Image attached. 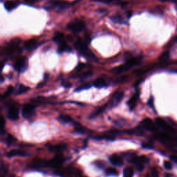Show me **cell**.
I'll return each instance as SVG.
<instances>
[{
    "label": "cell",
    "mask_w": 177,
    "mask_h": 177,
    "mask_svg": "<svg viewBox=\"0 0 177 177\" xmlns=\"http://www.w3.org/2000/svg\"><path fill=\"white\" fill-rule=\"evenodd\" d=\"M64 159L63 157L61 155H58L56 156V157H55L53 159L45 162L44 165L47 167H58L60 166V165L64 163Z\"/></svg>",
    "instance_id": "30bf717a"
},
{
    "label": "cell",
    "mask_w": 177,
    "mask_h": 177,
    "mask_svg": "<svg viewBox=\"0 0 177 177\" xmlns=\"http://www.w3.org/2000/svg\"><path fill=\"white\" fill-rule=\"evenodd\" d=\"M91 85L89 83H85L83 84V85H82L80 86L79 87H78L77 89H75V92H79V91H81L83 90H86V89H88L89 88H91Z\"/></svg>",
    "instance_id": "1f68e13d"
},
{
    "label": "cell",
    "mask_w": 177,
    "mask_h": 177,
    "mask_svg": "<svg viewBox=\"0 0 177 177\" xmlns=\"http://www.w3.org/2000/svg\"><path fill=\"white\" fill-rule=\"evenodd\" d=\"M29 89H30L29 87L24 86V85H20V86L18 87V89H17V91H16V93H15V94L20 95V94H24V93H25V92H26V91H28V90H29Z\"/></svg>",
    "instance_id": "f1b7e54d"
},
{
    "label": "cell",
    "mask_w": 177,
    "mask_h": 177,
    "mask_svg": "<svg viewBox=\"0 0 177 177\" xmlns=\"http://www.w3.org/2000/svg\"><path fill=\"white\" fill-rule=\"evenodd\" d=\"M74 127H75V130L77 133H80V134H85L87 132V129L85 127L78 123H74Z\"/></svg>",
    "instance_id": "d4e9b609"
},
{
    "label": "cell",
    "mask_w": 177,
    "mask_h": 177,
    "mask_svg": "<svg viewBox=\"0 0 177 177\" xmlns=\"http://www.w3.org/2000/svg\"><path fill=\"white\" fill-rule=\"evenodd\" d=\"M94 165H96V167H98V168H100V169H102V168H103V167H104V165H105V163H104V161H96V162L94 163Z\"/></svg>",
    "instance_id": "d590c367"
},
{
    "label": "cell",
    "mask_w": 177,
    "mask_h": 177,
    "mask_svg": "<svg viewBox=\"0 0 177 177\" xmlns=\"http://www.w3.org/2000/svg\"><path fill=\"white\" fill-rule=\"evenodd\" d=\"M134 176V170L132 167H127L123 171V176L124 177H133Z\"/></svg>",
    "instance_id": "83f0119b"
},
{
    "label": "cell",
    "mask_w": 177,
    "mask_h": 177,
    "mask_svg": "<svg viewBox=\"0 0 177 177\" xmlns=\"http://www.w3.org/2000/svg\"><path fill=\"white\" fill-rule=\"evenodd\" d=\"M85 67V64H84V63H80V64H78V65L76 66L75 70L76 71H81L82 69H83V68Z\"/></svg>",
    "instance_id": "60d3db41"
},
{
    "label": "cell",
    "mask_w": 177,
    "mask_h": 177,
    "mask_svg": "<svg viewBox=\"0 0 177 177\" xmlns=\"http://www.w3.org/2000/svg\"><path fill=\"white\" fill-rule=\"evenodd\" d=\"M163 166H164L165 168L167 170H172V163H171L170 162H169V161H164V163H163Z\"/></svg>",
    "instance_id": "8d00e7d4"
},
{
    "label": "cell",
    "mask_w": 177,
    "mask_h": 177,
    "mask_svg": "<svg viewBox=\"0 0 177 177\" xmlns=\"http://www.w3.org/2000/svg\"><path fill=\"white\" fill-rule=\"evenodd\" d=\"M105 172L106 174L108 175V176H116V175H118V171L114 167H108L106 170Z\"/></svg>",
    "instance_id": "f546056e"
},
{
    "label": "cell",
    "mask_w": 177,
    "mask_h": 177,
    "mask_svg": "<svg viewBox=\"0 0 177 177\" xmlns=\"http://www.w3.org/2000/svg\"><path fill=\"white\" fill-rule=\"evenodd\" d=\"M127 15H128V18H130L131 16L132 15V11H129V12L127 13Z\"/></svg>",
    "instance_id": "816d5d0a"
},
{
    "label": "cell",
    "mask_w": 177,
    "mask_h": 177,
    "mask_svg": "<svg viewBox=\"0 0 177 177\" xmlns=\"http://www.w3.org/2000/svg\"><path fill=\"white\" fill-rule=\"evenodd\" d=\"M15 141H16V138H15L14 136L11 134L8 135V136L6 137V142L8 145H11L14 143Z\"/></svg>",
    "instance_id": "d6a6232c"
},
{
    "label": "cell",
    "mask_w": 177,
    "mask_h": 177,
    "mask_svg": "<svg viewBox=\"0 0 177 177\" xmlns=\"http://www.w3.org/2000/svg\"><path fill=\"white\" fill-rule=\"evenodd\" d=\"M109 161L112 165L115 166L121 167L123 165V160L118 154H113L109 157Z\"/></svg>",
    "instance_id": "9a60e30c"
},
{
    "label": "cell",
    "mask_w": 177,
    "mask_h": 177,
    "mask_svg": "<svg viewBox=\"0 0 177 177\" xmlns=\"http://www.w3.org/2000/svg\"><path fill=\"white\" fill-rule=\"evenodd\" d=\"M53 41L55 42L58 44L59 45L62 44L63 42H64V34L60 33V32H58L55 34L54 37H53Z\"/></svg>",
    "instance_id": "603a6c76"
},
{
    "label": "cell",
    "mask_w": 177,
    "mask_h": 177,
    "mask_svg": "<svg viewBox=\"0 0 177 177\" xmlns=\"http://www.w3.org/2000/svg\"><path fill=\"white\" fill-rule=\"evenodd\" d=\"M44 84H45V83H44V81H43V82H42V83H40L39 84H38V85H37V88H41V87H42L44 85Z\"/></svg>",
    "instance_id": "f907efd6"
},
{
    "label": "cell",
    "mask_w": 177,
    "mask_h": 177,
    "mask_svg": "<svg viewBox=\"0 0 177 177\" xmlns=\"http://www.w3.org/2000/svg\"><path fill=\"white\" fill-rule=\"evenodd\" d=\"M94 86L96 88H103L106 87V80L102 78H98L94 82Z\"/></svg>",
    "instance_id": "ffe728a7"
},
{
    "label": "cell",
    "mask_w": 177,
    "mask_h": 177,
    "mask_svg": "<svg viewBox=\"0 0 177 177\" xmlns=\"http://www.w3.org/2000/svg\"><path fill=\"white\" fill-rule=\"evenodd\" d=\"M108 106V104H104L103 106H100V107H99L98 109H97L96 111H94L93 112L92 114H91L90 118H96L98 116L100 115L102 113H103V112L105 111V109H106V107Z\"/></svg>",
    "instance_id": "44dd1931"
},
{
    "label": "cell",
    "mask_w": 177,
    "mask_h": 177,
    "mask_svg": "<svg viewBox=\"0 0 177 177\" xmlns=\"http://www.w3.org/2000/svg\"><path fill=\"white\" fill-rule=\"evenodd\" d=\"M142 126L144 127L145 129H147L148 131L152 132H155L157 131V127L154 125V123L152 122V121L150 118H147L144 119L143 121L141 122Z\"/></svg>",
    "instance_id": "7c38bea8"
},
{
    "label": "cell",
    "mask_w": 177,
    "mask_h": 177,
    "mask_svg": "<svg viewBox=\"0 0 177 177\" xmlns=\"http://www.w3.org/2000/svg\"><path fill=\"white\" fill-rule=\"evenodd\" d=\"M162 2H165V1H171V2H175L177 3V0H160Z\"/></svg>",
    "instance_id": "681fc988"
},
{
    "label": "cell",
    "mask_w": 177,
    "mask_h": 177,
    "mask_svg": "<svg viewBox=\"0 0 177 177\" xmlns=\"http://www.w3.org/2000/svg\"><path fill=\"white\" fill-rule=\"evenodd\" d=\"M20 1L19 0H8V1H5L4 7L6 10L10 12V11H12L15 8H16L20 5Z\"/></svg>",
    "instance_id": "4fadbf2b"
},
{
    "label": "cell",
    "mask_w": 177,
    "mask_h": 177,
    "mask_svg": "<svg viewBox=\"0 0 177 177\" xmlns=\"http://www.w3.org/2000/svg\"><path fill=\"white\" fill-rule=\"evenodd\" d=\"M147 157L145 156H140V157H136L133 158L132 159V163L136 166V170L139 172H142L145 168V164L147 162Z\"/></svg>",
    "instance_id": "52a82bcc"
},
{
    "label": "cell",
    "mask_w": 177,
    "mask_h": 177,
    "mask_svg": "<svg viewBox=\"0 0 177 177\" xmlns=\"http://www.w3.org/2000/svg\"><path fill=\"white\" fill-rule=\"evenodd\" d=\"M152 177H159V174H158V171L155 167L152 168Z\"/></svg>",
    "instance_id": "7bdbcfd3"
},
{
    "label": "cell",
    "mask_w": 177,
    "mask_h": 177,
    "mask_svg": "<svg viewBox=\"0 0 177 177\" xmlns=\"http://www.w3.org/2000/svg\"><path fill=\"white\" fill-rule=\"evenodd\" d=\"M58 121L62 123H73V120L69 116L66 115V114H62L59 116L58 118Z\"/></svg>",
    "instance_id": "7402d4cb"
},
{
    "label": "cell",
    "mask_w": 177,
    "mask_h": 177,
    "mask_svg": "<svg viewBox=\"0 0 177 177\" xmlns=\"http://www.w3.org/2000/svg\"><path fill=\"white\" fill-rule=\"evenodd\" d=\"M40 0H24V3L28 5H33L34 4L38 2Z\"/></svg>",
    "instance_id": "ab89813d"
},
{
    "label": "cell",
    "mask_w": 177,
    "mask_h": 177,
    "mask_svg": "<svg viewBox=\"0 0 177 177\" xmlns=\"http://www.w3.org/2000/svg\"><path fill=\"white\" fill-rule=\"evenodd\" d=\"M142 57H137V58H133L129 59L123 65H120L117 67L113 68L112 71L116 74H120L122 73H124L125 71H127L128 70L132 68L134 66L138 65L141 62Z\"/></svg>",
    "instance_id": "6da1fadb"
},
{
    "label": "cell",
    "mask_w": 177,
    "mask_h": 177,
    "mask_svg": "<svg viewBox=\"0 0 177 177\" xmlns=\"http://www.w3.org/2000/svg\"><path fill=\"white\" fill-rule=\"evenodd\" d=\"M123 98H124V92L123 91H119L114 93L111 97V100H110L109 103H108V104H109V107H115L116 106H117L122 101Z\"/></svg>",
    "instance_id": "ba28073f"
},
{
    "label": "cell",
    "mask_w": 177,
    "mask_h": 177,
    "mask_svg": "<svg viewBox=\"0 0 177 177\" xmlns=\"http://www.w3.org/2000/svg\"><path fill=\"white\" fill-rule=\"evenodd\" d=\"M66 148V145L64 144H58V145H50L49 146V149L51 152L58 153L62 150L65 149Z\"/></svg>",
    "instance_id": "e0dca14e"
},
{
    "label": "cell",
    "mask_w": 177,
    "mask_h": 177,
    "mask_svg": "<svg viewBox=\"0 0 177 177\" xmlns=\"http://www.w3.org/2000/svg\"><path fill=\"white\" fill-rule=\"evenodd\" d=\"M170 57V52L169 51H166V52H164L163 54H161V56L159 57V60L161 61H165L167 60Z\"/></svg>",
    "instance_id": "836d02e7"
},
{
    "label": "cell",
    "mask_w": 177,
    "mask_h": 177,
    "mask_svg": "<svg viewBox=\"0 0 177 177\" xmlns=\"http://www.w3.org/2000/svg\"><path fill=\"white\" fill-rule=\"evenodd\" d=\"M91 75H92V72L87 71V72H85V73L82 74V75H80V78L81 79L87 78L90 77V76H91Z\"/></svg>",
    "instance_id": "f35d334b"
},
{
    "label": "cell",
    "mask_w": 177,
    "mask_h": 177,
    "mask_svg": "<svg viewBox=\"0 0 177 177\" xmlns=\"http://www.w3.org/2000/svg\"><path fill=\"white\" fill-rule=\"evenodd\" d=\"M71 51V49L70 47L67 45V44H66V42H63L61 44L59 45L58 51L59 53H62L64 52H66V51Z\"/></svg>",
    "instance_id": "484cf974"
},
{
    "label": "cell",
    "mask_w": 177,
    "mask_h": 177,
    "mask_svg": "<svg viewBox=\"0 0 177 177\" xmlns=\"http://www.w3.org/2000/svg\"><path fill=\"white\" fill-rule=\"evenodd\" d=\"M142 147L144 148H147V149H153V146L149 144H143L142 145Z\"/></svg>",
    "instance_id": "bcb514c9"
},
{
    "label": "cell",
    "mask_w": 177,
    "mask_h": 177,
    "mask_svg": "<svg viewBox=\"0 0 177 177\" xmlns=\"http://www.w3.org/2000/svg\"><path fill=\"white\" fill-rule=\"evenodd\" d=\"M38 44L37 40L35 39H29V40L26 41L25 43H24V48H25L26 50L28 51H33L34 49H35L37 48Z\"/></svg>",
    "instance_id": "2e32d148"
},
{
    "label": "cell",
    "mask_w": 177,
    "mask_h": 177,
    "mask_svg": "<svg viewBox=\"0 0 177 177\" xmlns=\"http://www.w3.org/2000/svg\"><path fill=\"white\" fill-rule=\"evenodd\" d=\"M70 6L71 3L66 0H49L44 8L47 10L58 9L60 11H63L67 9Z\"/></svg>",
    "instance_id": "3957f363"
},
{
    "label": "cell",
    "mask_w": 177,
    "mask_h": 177,
    "mask_svg": "<svg viewBox=\"0 0 177 177\" xmlns=\"http://www.w3.org/2000/svg\"><path fill=\"white\" fill-rule=\"evenodd\" d=\"M94 1H98V2H101L104 4H109L113 2V1H115V0H94Z\"/></svg>",
    "instance_id": "ee69618b"
},
{
    "label": "cell",
    "mask_w": 177,
    "mask_h": 177,
    "mask_svg": "<svg viewBox=\"0 0 177 177\" xmlns=\"http://www.w3.org/2000/svg\"><path fill=\"white\" fill-rule=\"evenodd\" d=\"M174 41H175V42H177V36H176V37H175V39H174Z\"/></svg>",
    "instance_id": "f5cc1de1"
},
{
    "label": "cell",
    "mask_w": 177,
    "mask_h": 177,
    "mask_svg": "<svg viewBox=\"0 0 177 177\" xmlns=\"http://www.w3.org/2000/svg\"><path fill=\"white\" fill-rule=\"evenodd\" d=\"M129 79V76L127 75H124V76H122V77L120 78L119 79H118V83H124L125 82H127L128 80Z\"/></svg>",
    "instance_id": "74e56055"
},
{
    "label": "cell",
    "mask_w": 177,
    "mask_h": 177,
    "mask_svg": "<svg viewBox=\"0 0 177 177\" xmlns=\"http://www.w3.org/2000/svg\"><path fill=\"white\" fill-rule=\"evenodd\" d=\"M7 117L11 121H18L19 119V109L18 106L13 104H11L8 108Z\"/></svg>",
    "instance_id": "9c48e42d"
},
{
    "label": "cell",
    "mask_w": 177,
    "mask_h": 177,
    "mask_svg": "<svg viewBox=\"0 0 177 177\" xmlns=\"http://www.w3.org/2000/svg\"><path fill=\"white\" fill-rule=\"evenodd\" d=\"M22 114L24 118H31L35 116V106L33 104H25L22 107Z\"/></svg>",
    "instance_id": "8992f818"
},
{
    "label": "cell",
    "mask_w": 177,
    "mask_h": 177,
    "mask_svg": "<svg viewBox=\"0 0 177 177\" xmlns=\"http://www.w3.org/2000/svg\"><path fill=\"white\" fill-rule=\"evenodd\" d=\"M140 96V92L138 91H136V93L133 96L132 98L129 100L128 102H127V105H128L129 109L133 110L136 106L137 104V101H138V98Z\"/></svg>",
    "instance_id": "5bb4252c"
},
{
    "label": "cell",
    "mask_w": 177,
    "mask_h": 177,
    "mask_svg": "<svg viewBox=\"0 0 177 177\" xmlns=\"http://www.w3.org/2000/svg\"><path fill=\"white\" fill-rule=\"evenodd\" d=\"M85 27V24L83 21L75 20L69 22L67 25V28L70 31L74 33H78L81 32Z\"/></svg>",
    "instance_id": "277c9868"
},
{
    "label": "cell",
    "mask_w": 177,
    "mask_h": 177,
    "mask_svg": "<svg viewBox=\"0 0 177 177\" xmlns=\"http://www.w3.org/2000/svg\"><path fill=\"white\" fill-rule=\"evenodd\" d=\"M62 85L65 88H70L72 86V85L71 83H68V82H62Z\"/></svg>",
    "instance_id": "f6af8a7d"
},
{
    "label": "cell",
    "mask_w": 177,
    "mask_h": 177,
    "mask_svg": "<svg viewBox=\"0 0 177 177\" xmlns=\"http://www.w3.org/2000/svg\"><path fill=\"white\" fill-rule=\"evenodd\" d=\"M95 139L98 140H114V136H112V134H103V135H98L94 137Z\"/></svg>",
    "instance_id": "4316f807"
},
{
    "label": "cell",
    "mask_w": 177,
    "mask_h": 177,
    "mask_svg": "<svg viewBox=\"0 0 177 177\" xmlns=\"http://www.w3.org/2000/svg\"><path fill=\"white\" fill-rule=\"evenodd\" d=\"M141 81H142V79H140V80H138V81H136V83H134V86L136 87H137V86H138V85H139V84L141 83Z\"/></svg>",
    "instance_id": "c3c4849f"
},
{
    "label": "cell",
    "mask_w": 177,
    "mask_h": 177,
    "mask_svg": "<svg viewBox=\"0 0 177 177\" xmlns=\"http://www.w3.org/2000/svg\"><path fill=\"white\" fill-rule=\"evenodd\" d=\"M74 47L76 50L80 53L82 56H85L87 59H91L92 60H96V58L95 55L91 52V51L87 47V44L82 39H78L75 42Z\"/></svg>",
    "instance_id": "7a4b0ae2"
},
{
    "label": "cell",
    "mask_w": 177,
    "mask_h": 177,
    "mask_svg": "<svg viewBox=\"0 0 177 177\" xmlns=\"http://www.w3.org/2000/svg\"><path fill=\"white\" fill-rule=\"evenodd\" d=\"M152 68V66H147V67L141 68H139V69H136V71L133 72V73L136 76H141L142 75H144L145 73H147V72L150 71Z\"/></svg>",
    "instance_id": "cb8c5ba5"
},
{
    "label": "cell",
    "mask_w": 177,
    "mask_h": 177,
    "mask_svg": "<svg viewBox=\"0 0 177 177\" xmlns=\"http://www.w3.org/2000/svg\"><path fill=\"white\" fill-rule=\"evenodd\" d=\"M148 105L152 109H154V98L153 97H151L148 100Z\"/></svg>",
    "instance_id": "b9f144b4"
},
{
    "label": "cell",
    "mask_w": 177,
    "mask_h": 177,
    "mask_svg": "<svg viewBox=\"0 0 177 177\" xmlns=\"http://www.w3.org/2000/svg\"><path fill=\"white\" fill-rule=\"evenodd\" d=\"M14 91V88H13V87L12 86H9L8 87L4 93V94L2 95V98H8V96H10L11 94H13V92Z\"/></svg>",
    "instance_id": "4dcf8cb0"
},
{
    "label": "cell",
    "mask_w": 177,
    "mask_h": 177,
    "mask_svg": "<svg viewBox=\"0 0 177 177\" xmlns=\"http://www.w3.org/2000/svg\"><path fill=\"white\" fill-rule=\"evenodd\" d=\"M170 159L172 160V161H174V163H176L177 164V156L176 155H172L170 157Z\"/></svg>",
    "instance_id": "7dc6e473"
},
{
    "label": "cell",
    "mask_w": 177,
    "mask_h": 177,
    "mask_svg": "<svg viewBox=\"0 0 177 177\" xmlns=\"http://www.w3.org/2000/svg\"><path fill=\"white\" fill-rule=\"evenodd\" d=\"M28 60L26 57H21L15 61L13 64V67L16 71L19 73H23L28 68Z\"/></svg>",
    "instance_id": "5b68a950"
},
{
    "label": "cell",
    "mask_w": 177,
    "mask_h": 177,
    "mask_svg": "<svg viewBox=\"0 0 177 177\" xmlns=\"http://www.w3.org/2000/svg\"><path fill=\"white\" fill-rule=\"evenodd\" d=\"M156 123L158 126H159L160 127L164 129L165 131H166L167 132L170 133V134H176V131L175 129L170 126V125H168L167 123L165 122L164 120L161 118H156Z\"/></svg>",
    "instance_id": "8fae6325"
},
{
    "label": "cell",
    "mask_w": 177,
    "mask_h": 177,
    "mask_svg": "<svg viewBox=\"0 0 177 177\" xmlns=\"http://www.w3.org/2000/svg\"><path fill=\"white\" fill-rule=\"evenodd\" d=\"M5 125H6V122H5L4 118V116H1V123H0V127H1V134H3L4 132Z\"/></svg>",
    "instance_id": "e575fe53"
},
{
    "label": "cell",
    "mask_w": 177,
    "mask_h": 177,
    "mask_svg": "<svg viewBox=\"0 0 177 177\" xmlns=\"http://www.w3.org/2000/svg\"><path fill=\"white\" fill-rule=\"evenodd\" d=\"M175 8H176V9L177 10V3H176V5H175Z\"/></svg>",
    "instance_id": "db71d44e"
},
{
    "label": "cell",
    "mask_w": 177,
    "mask_h": 177,
    "mask_svg": "<svg viewBox=\"0 0 177 177\" xmlns=\"http://www.w3.org/2000/svg\"><path fill=\"white\" fill-rule=\"evenodd\" d=\"M6 156L8 157H26L27 154L25 152L21 151V150L18 149H13L11 150L9 152L6 154Z\"/></svg>",
    "instance_id": "ac0fdd59"
},
{
    "label": "cell",
    "mask_w": 177,
    "mask_h": 177,
    "mask_svg": "<svg viewBox=\"0 0 177 177\" xmlns=\"http://www.w3.org/2000/svg\"><path fill=\"white\" fill-rule=\"evenodd\" d=\"M110 20L111 22H113L115 24H127V23L126 21L124 20V18L120 15H114L110 17Z\"/></svg>",
    "instance_id": "d6986e66"
}]
</instances>
